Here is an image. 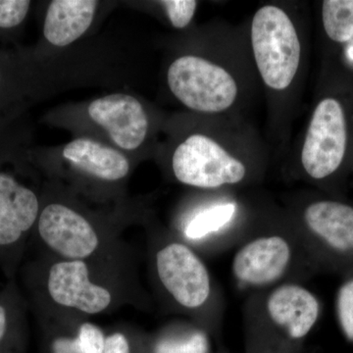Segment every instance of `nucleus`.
Masks as SVG:
<instances>
[{
    "label": "nucleus",
    "instance_id": "f3484780",
    "mask_svg": "<svg viewBox=\"0 0 353 353\" xmlns=\"http://www.w3.org/2000/svg\"><path fill=\"white\" fill-rule=\"evenodd\" d=\"M148 353H210L205 330L194 325L167 327L148 339Z\"/></svg>",
    "mask_w": 353,
    "mask_h": 353
},
{
    "label": "nucleus",
    "instance_id": "20e7f679",
    "mask_svg": "<svg viewBox=\"0 0 353 353\" xmlns=\"http://www.w3.org/2000/svg\"><path fill=\"white\" fill-rule=\"evenodd\" d=\"M31 248L41 254L68 260L97 259L128 248L77 209L60 202L41 205L28 250Z\"/></svg>",
    "mask_w": 353,
    "mask_h": 353
},
{
    "label": "nucleus",
    "instance_id": "f03ea898",
    "mask_svg": "<svg viewBox=\"0 0 353 353\" xmlns=\"http://www.w3.org/2000/svg\"><path fill=\"white\" fill-rule=\"evenodd\" d=\"M319 299L296 283H282L254 301L246 323L248 353H297L321 316Z\"/></svg>",
    "mask_w": 353,
    "mask_h": 353
},
{
    "label": "nucleus",
    "instance_id": "ddd939ff",
    "mask_svg": "<svg viewBox=\"0 0 353 353\" xmlns=\"http://www.w3.org/2000/svg\"><path fill=\"white\" fill-rule=\"evenodd\" d=\"M63 157L79 170L104 182H118L126 178L130 163L126 157L94 139H74L65 146Z\"/></svg>",
    "mask_w": 353,
    "mask_h": 353
},
{
    "label": "nucleus",
    "instance_id": "39448f33",
    "mask_svg": "<svg viewBox=\"0 0 353 353\" xmlns=\"http://www.w3.org/2000/svg\"><path fill=\"white\" fill-rule=\"evenodd\" d=\"M352 130L345 99L340 94L322 95L309 118L299 153L304 175L317 183L338 176L347 162Z\"/></svg>",
    "mask_w": 353,
    "mask_h": 353
},
{
    "label": "nucleus",
    "instance_id": "423d86ee",
    "mask_svg": "<svg viewBox=\"0 0 353 353\" xmlns=\"http://www.w3.org/2000/svg\"><path fill=\"white\" fill-rule=\"evenodd\" d=\"M172 171L183 185L201 190H218L240 185L250 175L245 157L222 138L190 134L176 146Z\"/></svg>",
    "mask_w": 353,
    "mask_h": 353
},
{
    "label": "nucleus",
    "instance_id": "aec40b11",
    "mask_svg": "<svg viewBox=\"0 0 353 353\" xmlns=\"http://www.w3.org/2000/svg\"><path fill=\"white\" fill-rule=\"evenodd\" d=\"M336 321L345 339L353 343V268L343 273L336 294Z\"/></svg>",
    "mask_w": 353,
    "mask_h": 353
},
{
    "label": "nucleus",
    "instance_id": "4468645a",
    "mask_svg": "<svg viewBox=\"0 0 353 353\" xmlns=\"http://www.w3.org/2000/svg\"><path fill=\"white\" fill-rule=\"evenodd\" d=\"M41 353H103L106 334L90 320L39 323Z\"/></svg>",
    "mask_w": 353,
    "mask_h": 353
},
{
    "label": "nucleus",
    "instance_id": "b1692460",
    "mask_svg": "<svg viewBox=\"0 0 353 353\" xmlns=\"http://www.w3.org/2000/svg\"><path fill=\"white\" fill-rule=\"evenodd\" d=\"M13 66L9 63L8 58L0 55V119L4 116L2 113L4 111L8 113L12 108L11 103L16 101V99H12L11 95L18 94V90H12V72L10 67Z\"/></svg>",
    "mask_w": 353,
    "mask_h": 353
},
{
    "label": "nucleus",
    "instance_id": "2eb2a0df",
    "mask_svg": "<svg viewBox=\"0 0 353 353\" xmlns=\"http://www.w3.org/2000/svg\"><path fill=\"white\" fill-rule=\"evenodd\" d=\"M97 1L55 0L48 6L43 34L55 46H69L88 31L94 20Z\"/></svg>",
    "mask_w": 353,
    "mask_h": 353
},
{
    "label": "nucleus",
    "instance_id": "6e6552de",
    "mask_svg": "<svg viewBox=\"0 0 353 353\" xmlns=\"http://www.w3.org/2000/svg\"><path fill=\"white\" fill-rule=\"evenodd\" d=\"M304 243L322 268L345 273L353 268V205L332 199L306 202L299 213Z\"/></svg>",
    "mask_w": 353,
    "mask_h": 353
},
{
    "label": "nucleus",
    "instance_id": "9d476101",
    "mask_svg": "<svg viewBox=\"0 0 353 353\" xmlns=\"http://www.w3.org/2000/svg\"><path fill=\"white\" fill-rule=\"evenodd\" d=\"M158 284L181 310H202L212 296V282L206 265L185 241L170 240L153 252Z\"/></svg>",
    "mask_w": 353,
    "mask_h": 353
},
{
    "label": "nucleus",
    "instance_id": "9b49d317",
    "mask_svg": "<svg viewBox=\"0 0 353 353\" xmlns=\"http://www.w3.org/2000/svg\"><path fill=\"white\" fill-rule=\"evenodd\" d=\"M294 257L296 248L285 234H260L246 241L236 252L232 273L243 287L270 289L290 272Z\"/></svg>",
    "mask_w": 353,
    "mask_h": 353
},
{
    "label": "nucleus",
    "instance_id": "412c9836",
    "mask_svg": "<svg viewBox=\"0 0 353 353\" xmlns=\"http://www.w3.org/2000/svg\"><path fill=\"white\" fill-rule=\"evenodd\" d=\"M29 0H0V32L17 29L31 8Z\"/></svg>",
    "mask_w": 353,
    "mask_h": 353
},
{
    "label": "nucleus",
    "instance_id": "f8f14e48",
    "mask_svg": "<svg viewBox=\"0 0 353 353\" xmlns=\"http://www.w3.org/2000/svg\"><path fill=\"white\" fill-rule=\"evenodd\" d=\"M88 112L123 150H137L145 141L148 114L141 102L131 95L115 94L95 99L88 106Z\"/></svg>",
    "mask_w": 353,
    "mask_h": 353
},
{
    "label": "nucleus",
    "instance_id": "5701e85b",
    "mask_svg": "<svg viewBox=\"0 0 353 353\" xmlns=\"http://www.w3.org/2000/svg\"><path fill=\"white\" fill-rule=\"evenodd\" d=\"M159 3L164 7L172 26L176 29H183L190 25L199 4L194 0H165Z\"/></svg>",
    "mask_w": 353,
    "mask_h": 353
},
{
    "label": "nucleus",
    "instance_id": "6ab92c4d",
    "mask_svg": "<svg viewBox=\"0 0 353 353\" xmlns=\"http://www.w3.org/2000/svg\"><path fill=\"white\" fill-rule=\"evenodd\" d=\"M325 34L336 43L353 39V0H325L321 4Z\"/></svg>",
    "mask_w": 353,
    "mask_h": 353
},
{
    "label": "nucleus",
    "instance_id": "a211bd4d",
    "mask_svg": "<svg viewBox=\"0 0 353 353\" xmlns=\"http://www.w3.org/2000/svg\"><path fill=\"white\" fill-rule=\"evenodd\" d=\"M236 213V204L231 202L212 204L199 209L183 225V236L192 243L203 241L228 227Z\"/></svg>",
    "mask_w": 353,
    "mask_h": 353
},
{
    "label": "nucleus",
    "instance_id": "dca6fc26",
    "mask_svg": "<svg viewBox=\"0 0 353 353\" xmlns=\"http://www.w3.org/2000/svg\"><path fill=\"white\" fill-rule=\"evenodd\" d=\"M28 303L16 280L0 290V353H27Z\"/></svg>",
    "mask_w": 353,
    "mask_h": 353
},
{
    "label": "nucleus",
    "instance_id": "4be33fe9",
    "mask_svg": "<svg viewBox=\"0 0 353 353\" xmlns=\"http://www.w3.org/2000/svg\"><path fill=\"white\" fill-rule=\"evenodd\" d=\"M103 353H148V339L130 336L123 331L106 334Z\"/></svg>",
    "mask_w": 353,
    "mask_h": 353
},
{
    "label": "nucleus",
    "instance_id": "0eeeda50",
    "mask_svg": "<svg viewBox=\"0 0 353 353\" xmlns=\"http://www.w3.org/2000/svg\"><path fill=\"white\" fill-rule=\"evenodd\" d=\"M4 161L0 154V270L11 281L27 254L41 204L31 185Z\"/></svg>",
    "mask_w": 353,
    "mask_h": 353
},
{
    "label": "nucleus",
    "instance_id": "7ed1b4c3",
    "mask_svg": "<svg viewBox=\"0 0 353 353\" xmlns=\"http://www.w3.org/2000/svg\"><path fill=\"white\" fill-rule=\"evenodd\" d=\"M253 59L265 87L281 94L294 85L303 60L301 36L290 14L277 4H265L250 25Z\"/></svg>",
    "mask_w": 353,
    "mask_h": 353
},
{
    "label": "nucleus",
    "instance_id": "1a4fd4ad",
    "mask_svg": "<svg viewBox=\"0 0 353 353\" xmlns=\"http://www.w3.org/2000/svg\"><path fill=\"white\" fill-rule=\"evenodd\" d=\"M167 82L179 101L199 113L227 112L240 97L238 80L227 67L197 55L174 60Z\"/></svg>",
    "mask_w": 353,
    "mask_h": 353
},
{
    "label": "nucleus",
    "instance_id": "f257e3e1",
    "mask_svg": "<svg viewBox=\"0 0 353 353\" xmlns=\"http://www.w3.org/2000/svg\"><path fill=\"white\" fill-rule=\"evenodd\" d=\"M134 264L130 248L83 260L38 253L21 266L23 294L39 323L85 321L126 304L143 306Z\"/></svg>",
    "mask_w": 353,
    "mask_h": 353
}]
</instances>
